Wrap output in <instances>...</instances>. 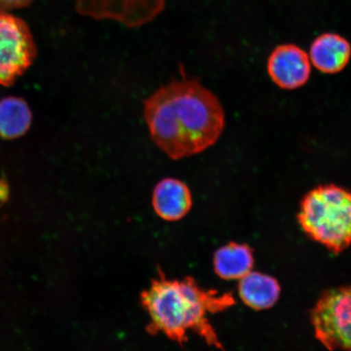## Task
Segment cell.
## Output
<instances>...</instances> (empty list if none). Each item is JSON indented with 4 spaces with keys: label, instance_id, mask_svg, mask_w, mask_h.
I'll return each instance as SVG.
<instances>
[{
    "label": "cell",
    "instance_id": "4fadbf2b",
    "mask_svg": "<svg viewBox=\"0 0 351 351\" xmlns=\"http://www.w3.org/2000/svg\"><path fill=\"white\" fill-rule=\"evenodd\" d=\"M34 0H0V11L8 12L29 5Z\"/></svg>",
    "mask_w": 351,
    "mask_h": 351
},
{
    "label": "cell",
    "instance_id": "7c38bea8",
    "mask_svg": "<svg viewBox=\"0 0 351 351\" xmlns=\"http://www.w3.org/2000/svg\"><path fill=\"white\" fill-rule=\"evenodd\" d=\"M32 121V112L24 99L8 97L0 101V137H21L29 129Z\"/></svg>",
    "mask_w": 351,
    "mask_h": 351
},
{
    "label": "cell",
    "instance_id": "6da1fadb",
    "mask_svg": "<svg viewBox=\"0 0 351 351\" xmlns=\"http://www.w3.org/2000/svg\"><path fill=\"white\" fill-rule=\"evenodd\" d=\"M143 116L153 143L175 160L213 147L226 126L217 96L184 74L143 101Z\"/></svg>",
    "mask_w": 351,
    "mask_h": 351
},
{
    "label": "cell",
    "instance_id": "ba28073f",
    "mask_svg": "<svg viewBox=\"0 0 351 351\" xmlns=\"http://www.w3.org/2000/svg\"><path fill=\"white\" fill-rule=\"evenodd\" d=\"M351 56L350 43L339 34H323L310 47L309 58L314 67L326 74L342 71Z\"/></svg>",
    "mask_w": 351,
    "mask_h": 351
},
{
    "label": "cell",
    "instance_id": "52a82bcc",
    "mask_svg": "<svg viewBox=\"0 0 351 351\" xmlns=\"http://www.w3.org/2000/svg\"><path fill=\"white\" fill-rule=\"evenodd\" d=\"M267 68L271 80L284 90L304 86L311 72L309 56L293 44L275 48L267 60Z\"/></svg>",
    "mask_w": 351,
    "mask_h": 351
},
{
    "label": "cell",
    "instance_id": "8fae6325",
    "mask_svg": "<svg viewBox=\"0 0 351 351\" xmlns=\"http://www.w3.org/2000/svg\"><path fill=\"white\" fill-rule=\"evenodd\" d=\"M254 265L253 252L247 245L231 243L219 248L215 254L214 269L223 280H240Z\"/></svg>",
    "mask_w": 351,
    "mask_h": 351
},
{
    "label": "cell",
    "instance_id": "8992f818",
    "mask_svg": "<svg viewBox=\"0 0 351 351\" xmlns=\"http://www.w3.org/2000/svg\"><path fill=\"white\" fill-rule=\"evenodd\" d=\"M164 0H77V11L95 19H112L139 27L163 11Z\"/></svg>",
    "mask_w": 351,
    "mask_h": 351
},
{
    "label": "cell",
    "instance_id": "30bf717a",
    "mask_svg": "<svg viewBox=\"0 0 351 351\" xmlns=\"http://www.w3.org/2000/svg\"><path fill=\"white\" fill-rule=\"evenodd\" d=\"M239 293L245 305L254 310H265L278 302L280 287L271 276L250 271L240 279Z\"/></svg>",
    "mask_w": 351,
    "mask_h": 351
},
{
    "label": "cell",
    "instance_id": "9c48e42d",
    "mask_svg": "<svg viewBox=\"0 0 351 351\" xmlns=\"http://www.w3.org/2000/svg\"><path fill=\"white\" fill-rule=\"evenodd\" d=\"M152 204L158 216L165 221H178L185 217L191 208L190 189L178 179L162 180L154 190Z\"/></svg>",
    "mask_w": 351,
    "mask_h": 351
},
{
    "label": "cell",
    "instance_id": "3957f363",
    "mask_svg": "<svg viewBox=\"0 0 351 351\" xmlns=\"http://www.w3.org/2000/svg\"><path fill=\"white\" fill-rule=\"evenodd\" d=\"M298 219L311 239L341 253L351 244V192L332 184L315 188L301 201Z\"/></svg>",
    "mask_w": 351,
    "mask_h": 351
},
{
    "label": "cell",
    "instance_id": "277c9868",
    "mask_svg": "<svg viewBox=\"0 0 351 351\" xmlns=\"http://www.w3.org/2000/svg\"><path fill=\"white\" fill-rule=\"evenodd\" d=\"M311 322L315 337L327 349L351 350V285L324 293Z\"/></svg>",
    "mask_w": 351,
    "mask_h": 351
},
{
    "label": "cell",
    "instance_id": "5b68a950",
    "mask_svg": "<svg viewBox=\"0 0 351 351\" xmlns=\"http://www.w3.org/2000/svg\"><path fill=\"white\" fill-rule=\"evenodd\" d=\"M37 55L32 32L25 22L0 11V85L10 86L21 77Z\"/></svg>",
    "mask_w": 351,
    "mask_h": 351
},
{
    "label": "cell",
    "instance_id": "7a4b0ae2",
    "mask_svg": "<svg viewBox=\"0 0 351 351\" xmlns=\"http://www.w3.org/2000/svg\"><path fill=\"white\" fill-rule=\"evenodd\" d=\"M141 302L151 319L147 326L151 335L164 333L182 346L187 341L186 333L193 332L218 349L222 344L208 315L235 304L230 293L206 291L191 278L168 280L161 271L159 278L153 280L142 293Z\"/></svg>",
    "mask_w": 351,
    "mask_h": 351
}]
</instances>
